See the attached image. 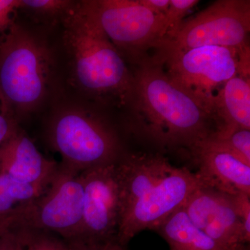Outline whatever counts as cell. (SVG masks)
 <instances>
[{
    "label": "cell",
    "mask_w": 250,
    "mask_h": 250,
    "mask_svg": "<svg viewBox=\"0 0 250 250\" xmlns=\"http://www.w3.org/2000/svg\"><path fill=\"white\" fill-rule=\"evenodd\" d=\"M127 107L133 134L162 149H190L218 128L213 111L169 77L154 57L134 63Z\"/></svg>",
    "instance_id": "6da1fadb"
},
{
    "label": "cell",
    "mask_w": 250,
    "mask_h": 250,
    "mask_svg": "<svg viewBox=\"0 0 250 250\" xmlns=\"http://www.w3.org/2000/svg\"><path fill=\"white\" fill-rule=\"evenodd\" d=\"M116 167L121 198L117 239L124 246L141 231L155 230L203 187L195 173L160 154H124Z\"/></svg>",
    "instance_id": "7a4b0ae2"
},
{
    "label": "cell",
    "mask_w": 250,
    "mask_h": 250,
    "mask_svg": "<svg viewBox=\"0 0 250 250\" xmlns=\"http://www.w3.org/2000/svg\"><path fill=\"white\" fill-rule=\"evenodd\" d=\"M62 24L64 44L77 86L99 103L127 107L134 88L132 70L85 1L73 3L62 15Z\"/></svg>",
    "instance_id": "3957f363"
},
{
    "label": "cell",
    "mask_w": 250,
    "mask_h": 250,
    "mask_svg": "<svg viewBox=\"0 0 250 250\" xmlns=\"http://www.w3.org/2000/svg\"><path fill=\"white\" fill-rule=\"evenodd\" d=\"M52 57L39 38L13 23L0 42V109L18 118L27 116L45 98Z\"/></svg>",
    "instance_id": "277c9868"
},
{
    "label": "cell",
    "mask_w": 250,
    "mask_h": 250,
    "mask_svg": "<svg viewBox=\"0 0 250 250\" xmlns=\"http://www.w3.org/2000/svg\"><path fill=\"white\" fill-rule=\"evenodd\" d=\"M47 136L52 148L62 156L61 166L77 174L116 164L124 154L112 126L83 108L57 112L49 122Z\"/></svg>",
    "instance_id": "5b68a950"
},
{
    "label": "cell",
    "mask_w": 250,
    "mask_h": 250,
    "mask_svg": "<svg viewBox=\"0 0 250 250\" xmlns=\"http://www.w3.org/2000/svg\"><path fill=\"white\" fill-rule=\"evenodd\" d=\"M153 57L172 80L213 112L215 95L229 80L237 75L250 77V47L241 50L206 46L176 52L156 51Z\"/></svg>",
    "instance_id": "8992f818"
},
{
    "label": "cell",
    "mask_w": 250,
    "mask_h": 250,
    "mask_svg": "<svg viewBox=\"0 0 250 250\" xmlns=\"http://www.w3.org/2000/svg\"><path fill=\"white\" fill-rule=\"evenodd\" d=\"M250 1L218 0L192 17L184 20L155 49L176 52L221 46L238 49L250 47Z\"/></svg>",
    "instance_id": "52a82bcc"
},
{
    "label": "cell",
    "mask_w": 250,
    "mask_h": 250,
    "mask_svg": "<svg viewBox=\"0 0 250 250\" xmlns=\"http://www.w3.org/2000/svg\"><path fill=\"white\" fill-rule=\"evenodd\" d=\"M108 39L132 63L147 57L167 34L165 16L149 11L139 0L85 1Z\"/></svg>",
    "instance_id": "ba28073f"
},
{
    "label": "cell",
    "mask_w": 250,
    "mask_h": 250,
    "mask_svg": "<svg viewBox=\"0 0 250 250\" xmlns=\"http://www.w3.org/2000/svg\"><path fill=\"white\" fill-rule=\"evenodd\" d=\"M83 187L80 174L59 168L45 191L26 205L21 228L54 233L67 241L80 238Z\"/></svg>",
    "instance_id": "9c48e42d"
},
{
    "label": "cell",
    "mask_w": 250,
    "mask_h": 250,
    "mask_svg": "<svg viewBox=\"0 0 250 250\" xmlns=\"http://www.w3.org/2000/svg\"><path fill=\"white\" fill-rule=\"evenodd\" d=\"M116 164L100 166L81 172L83 207L80 238L84 241H104L117 238L121 198Z\"/></svg>",
    "instance_id": "30bf717a"
},
{
    "label": "cell",
    "mask_w": 250,
    "mask_h": 250,
    "mask_svg": "<svg viewBox=\"0 0 250 250\" xmlns=\"http://www.w3.org/2000/svg\"><path fill=\"white\" fill-rule=\"evenodd\" d=\"M183 209L197 229L223 250H250L247 235L233 195L201 187L190 195Z\"/></svg>",
    "instance_id": "8fae6325"
},
{
    "label": "cell",
    "mask_w": 250,
    "mask_h": 250,
    "mask_svg": "<svg viewBox=\"0 0 250 250\" xmlns=\"http://www.w3.org/2000/svg\"><path fill=\"white\" fill-rule=\"evenodd\" d=\"M210 135L188 150L198 168L197 178L204 187L228 195H250V165Z\"/></svg>",
    "instance_id": "7c38bea8"
},
{
    "label": "cell",
    "mask_w": 250,
    "mask_h": 250,
    "mask_svg": "<svg viewBox=\"0 0 250 250\" xmlns=\"http://www.w3.org/2000/svg\"><path fill=\"white\" fill-rule=\"evenodd\" d=\"M59 168L47 159L23 131H18L0 146V173L45 192Z\"/></svg>",
    "instance_id": "4fadbf2b"
},
{
    "label": "cell",
    "mask_w": 250,
    "mask_h": 250,
    "mask_svg": "<svg viewBox=\"0 0 250 250\" xmlns=\"http://www.w3.org/2000/svg\"><path fill=\"white\" fill-rule=\"evenodd\" d=\"M213 108L217 130L250 129V77L237 75L229 80L217 92Z\"/></svg>",
    "instance_id": "5bb4252c"
},
{
    "label": "cell",
    "mask_w": 250,
    "mask_h": 250,
    "mask_svg": "<svg viewBox=\"0 0 250 250\" xmlns=\"http://www.w3.org/2000/svg\"><path fill=\"white\" fill-rule=\"evenodd\" d=\"M155 231L166 240L170 250H223L192 224L182 207Z\"/></svg>",
    "instance_id": "9a60e30c"
},
{
    "label": "cell",
    "mask_w": 250,
    "mask_h": 250,
    "mask_svg": "<svg viewBox=\"0 0 250 250\" xmlns=\"http://www.w3.org/2000/svg\"><path fill=\"white\" fill-rule=\"evenodd\" d=\"M43 192L8 174L0 173V216L11 213L19 205L33 201Z\"/></svg>",
    "instance_id": "2e32d148"
},
{
    "label": "cell",
    "mask_w": 250,
    "mask_h": 250,
    "mask_svg": "<svg viewBox=\"0 0 250 250\" xmlns=\"http://www.w3.org/2000/svg\"><path fill=\"white\" fill-rule=\"evenodd\" d=\"M210 136L250 165V129L234 128L217 130Z\"/></svg>",
    "instance_id": "e0dca14e"
},
{
    "label": "cell",
    "mask_w": 250,
    "mask_h": 250,
    "mask_svg": "<svg viewBox=\"0 0 250 250\" xmlns=\"http://www.w3.org/2000/svg\"><path fill=\"white\" fill-rule=\"evenodd\" d=\"M24 250H71L68 242L52 233L33 229L19 228Z\"/></svg>",
    "instance_id": "ac0fdd59"
},
{
    "label": "cell",
    "mask_w": 250,
    "mask_h": 250,
    "mask_svg": "<svg viewBox=\"0 0 250 250\" xmlns=\"http://www.w3.org/2000/svg\"><path fill=\"white\" fill-rule=\"evenodd\" d=\"M199 2L198 0H170L168 9L164 14L167 34L178 27L184 18Z\"/></svg>",
    "instance_id": "d6986e66"
},
{
    "label": "cell",
    "mask_w": 250,
    "mask_h": 250,
    "mask_svg": "<svg viewBox=\"0 0 250 250\" xmlns=\"http://www.w3.org/2000/svg\"><path fill=\"white\" fill-rule=\"evenodd\" d=\"M73 3L62 0H21V8L41 14H65Z\"/></svg>",
    "instance_id": "ffe728a7"
},
{
    "label": "cell",
    "mask_w": 250,
    "mask_h": 250,
    "mask_svg": "<svg viewBox=\"0 0 250 250\" xmlns=\"http://www.w3.org/2000/svg\"><path fill=\"white\" fill-rule=\"evenodd\" d=\"M21 9V0H0V42L13 24V14Z\"/></svg>",
    "instance_id": "44dd1931"
},
{
    "label": "cell",
    "mask_w": 250,
    "mask_h": 250,
    "mask_svg": "<svg viewBox=\"0 0 250 250\" xmlns=\"http://www.w3.org/2000/svg\"><path fill=\"white\" fill-rule=\"evenodd\" d=\"M71 250H126V246L118 242L117 238L104 241H84L82 240L67 241Z\"/></svg>",
    "instance_id": "7402d4cb"
},
{
    "label": "cell",
    "mask_w": 250,
    "mask_h": 250,
    "mask_svg": "<svg viewBox=\"0 0 250 250\" xmlns=\"http://www.w3.org/2000/svg\"><path fill=\"white\" fill-rule=\"evenodd\" d=\"M26 205L27 203L19 205L11 213L0 216V238L11 230L22 227Z\"/></svg>",
    "instance_id": "603a6c76"
},
{
    "label": "cell",
    "mask_w": 250,
    "mask_h": 250,
    "mask_svg": "<svg viewBox=\"0 0 250 250\" xmlns=\"http://www.w3.org/2000/svg\"><path fill=\"white\" fill-rule=\"evenodd\" d=\"M18 122L0 111V146L19 131Z\"/></svg>",
    "instance_id": "cb8c5ba5"
},
{
    "label": "cell",
    "mask_w": 250,
    "mask_h": 250,
    "mask_svg": "<svg viewBox=\"0 0 250 250\" xmlns=\"http://www.w3.org/2000/svg\"><path fill=\"white\" fill-rule=\"evenodd\" d=\"M0 250H24L19 228L0 238Z\"/></svg>",
    "instance_id": "d4e9b609"
},
{
    "label": "cell",
    "mask_w": 250,
    "mask_h": 250,
    "mask_svg": "<svg viewBox=\"0 0 250 250\" xmlns=\"http://www.w3.org/2000/svg\"><path fill=\"white\" fill-rule=\"evenodd\" d=\"M139 1L145 7L158 15L165 14L170 5V0H139Z\"/></svg>",
    "instance_id": "484cf974"
}]
</instances>
